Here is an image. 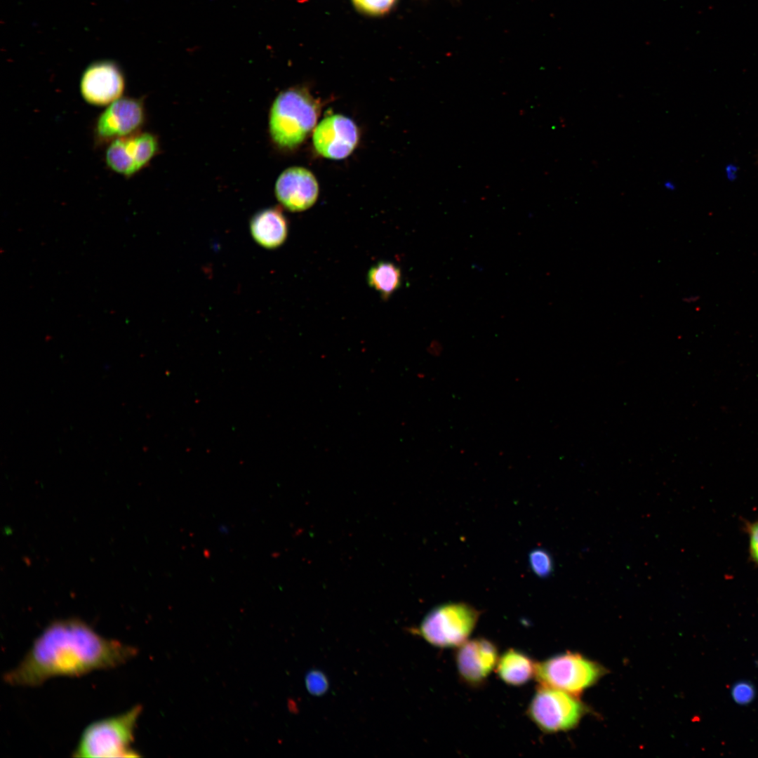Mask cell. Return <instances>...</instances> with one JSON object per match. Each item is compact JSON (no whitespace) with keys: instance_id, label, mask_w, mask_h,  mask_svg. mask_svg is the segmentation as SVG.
<instances>
[{"instance_id":"3957f363","label":"cell","mask_w":758,"mask_h":758,"mask_svg":"<svg viewBox=\"0 0 758 758\" xmlns=\"http://www.w3.org/2000/svg\"><path fill=\"white\" fill-rule=\"evenodd\" d=\"M318 114L319 105L305 90L293 88L282 91L270 109L272 140L283 148L296 147L316 126Z\"/></svg>"},{"instance_id":"5bb4252c","label":"cell","mask_w":758,"mask_h":758,"mask_svg":"<svg viewBox=\"0 0 758 758\" xmlns=\"http://www.w3.org/2000/svg\"><path fill=\"white\" fill-rule=\"evenodd\" d=\"M536 665L525 653L510 649L498 658L496 668L503 681L507 685L518 686L535 677Z\"/></svg>"},{"instance_id":"6da1fadb","label":"cell","mask_w":758,"mask_h":758,"mask_svg":"<svg viewBox=\"0 0 758 758\" xmlns=\"http://www.w3.org/2000/svg\"><path fill=\"white\" fill-rule=\"evenodd\" d=\"M136 653L133 646L102 637L79 618L60 619L45 627L4 680L12 686H36L55 677L116 667Z\"/></svg>"},{"instance_id":"9a60e30c","label":"cell","mask_w":758,"mask_h":758,"mask_svg":"<svg viewBox=\"0 0 758 758\" xmlns=\"http://www.w3.org/2000/svg\"><path fill=\"white\" fill-rule=\"evenodd\" d=\"M367 280L371 288L387 299L401 286V272L392 262H380L369 270Z\"/></svg>"},{"instance_id":"2e32d148","label":"cell","mask_w":758,"mask_h":758,"mask_svg":"<svg viewBox=\"0 0 758 758\" xmlns=\"http://www.w3.org/2000/svg\"><path fill=\"white\" fill-rule=\"evenodd\" d=\"M528 563L533 573L539 578H547L553 571L552 557L543 549L532 550L528 555Z\"/></svg>"},{"instance_id":"e0dca14e","label":"cell","mask_w":758,"mask_h":758,"mask_svg":"<svg viewBox=\"0 0 758 758\" xmlns=\"http://www.w3.org/2000/svg\"><path fill=\"white\" fill-rule=\"evenodd\" d=\"M355 6L370 15H381L387 12L395 0H352Z\"/></svg>"},{"instance_id":"52a82bcc","label":"cell","mask_w":758,"mask_h":758,"mask_svg":"<svg viewBox=\"0 0 758 758\" xmlns=\"http://www.w3.org/2000/svg\"><path fill=\"white\" fill-rule=\"evenodd\" d=\"M145 120V110L140 98L121 97L109 105L96 119L93 135L97 145L140 131Z\"/></svg>"},{"instance_id":"277c9868","label":"cell","mask_w":758,"mask_h":758,"mask_svg":"<svg viewBox=\"0 0 758 758\" xmlns=\"http://www.w3.org/2000/svg\"><path fill=\"white\" fill-rule=\"evenodd\" d=\"M480 613L464 602H448L433 608L415 630L430 644L438 648L458 647L476 627Z\"/></svg>"},{"instance_id":"4fadbf2b","label":"cell","mask_w":758,"mask_h":758,"mask_svg":"<svg viewBox=\"0 0 758 758\" xmlns=\"http://www.w3.org/2000/svg\"><path fill=\"white\" fill-rule=\"evenodd\" d=\"M253 239L266 248L280 246L286 239V218L278 208H268L255 214L250 222Z\"/></svg>"},{"instance_id":"5b68a950","label":"cell","mask_w":758,"mask_h":758,"mask_svg":"<svg viewBox=\"0 0 758 758\" xmlns=\"http://www.w3.org/2000/svg\"><path fill=\"white\" fill-rule=\"evenodd\" d=\"M605 673L606 670L598 663L578 653L566 652L536 663L534 677L540 685L578 696Z\"/></svg>"},{"instance_id":"30bf717a","label":"cell","mask_w":758,"mask_h":758,"mask_svg":"<svg viewBox=\"0 0 758 758\" xmlns=\"http://www.w3.org/2000/svg\"><path fill=\"white\" fill-rule=\"evenodd\" d=\"M316 151L331 159L347 157L359 141V131L354 122L341 114H333L323 119L313 134Z\"/></svg>"},{"instance_id":"8fae6325","label":"cell","mask_w":758,"mask_h":758,"mask_svg":"<svg viewBox=\"0 0 758 758\" xmlns=\"http://www.w3.org/2000/svg\"><path fill=\"white\" fill-rule=\"evenodd\" d=\"M496 646L484 638L467 640L456 653V664L460 678L472 686L481 684L496 667Z\"/></svg>"},{"instance_id":"d6986e66","label":"cell","mask_w":758,"mask_h":758,"mask_svg":"<svg viewBox=\"0 0 758 758\" xmlns=\"http://www.w3.org/2000/svg\"><path fill=\"white\" fill-rule=\"evenodd\" d=\"M307 689L313 694H321L327 688V681L325 677L317 672L310 673L306 678Z\"/></svg>"},{"instance_id":"9c48e42d","label":"cell","mask_w":758,"mask_h":758,"mask_svg":"<svg viewBox=\"0 0 758 758\" xmlns=\"http://www.w3.org/2000/svg\"><path fill=\"white\" fill-rule=\"evenodd\" d=\"M125 78L117 63L102 60L91 64L81 75L79 89L83 99L88 104L107 106L122 97Z\"/></svg>"},{"instance_id":"8992f818","label":"cell","mask_w":758,"mask_h":758,"mask_svg":"<svg viewBox=\"0 0 758 758\" xmlns=\"http://www.w3.org/2000/svg\"><path fill=\"white\" fill-rule=\"evenodd\" d=\"M587 711L578 696L540 685L528 707V716L543 732L567 731L576 727Z\"/></svg>"},{"instance_id":"ba28073f","label":"cell","mask_w":758,"mask_h":758,"mask_svg":"<svg viewBox=\"0 0 758 758\" xmlns=\"http://www.w3.org/2000/svg\"><path fill=\"white\" fill-rule=\"evenodd\" d=\"M158 150L157 136L139 131L109 142L105 151V163L113 172L130 178L142 169Z\"/></svg>"},{"instance_id":"ac0fdd59","label":"cell","mask_w":758,"mask_h":758,"mask_svg":"<svg viewBox=\"0 0 758 758\" xmlns=\"http://www.w3.org/2000/svg\"><path fill=\"white\" fill-rule=\"evenodd\" d=\"M754 693L755 691L752 684L745 681L736 683L731 689V696L733 700L740 705H746L750 703L754 697Z\"/></svg>"},{"instance_id":"7a4b0ae2","label":"cell","mask_w":758,"mask_h":758,"mask_svg":"<svg viewBox=\"0 0 758 758\" xmlns=\"http://www.w3.org/2000/svg\"><path fill=\"white\" fill-rule=\"evenodd\" d=\"M142 707L138 705L114 716L90 724L73 750L74 757H138L132 747Z\"/></svg>"},{"instance_id":"ffe728a7","label":"cell","mask_w":758,"mask_h":758,"mask_svg":"<svg viewBox=\"0 0 758 758\" xmlns=\"http://www.w3.org/2000/svg\"><path fill=\"white\" fill-rule=\"evenodd\" d=\"M749 535V550L752 560L758 564V520L747 526Z\"/></svg>"},{"instance_id":"7c38bea8","label":"cell","mask_w":758,"mask_h":758,"mask_svg":"<svg viewBox=\"0 0 758 758\" xmlns=\"http://www.w3.org/2000/svg\"><path fill=\"white\" fill-rule=\"evenodd\" d=\"M278 201L291 211H302L312 206L319 195V185L309 170L291 167L284 170L275 184Z\"/></svg>"}]
</instances>
